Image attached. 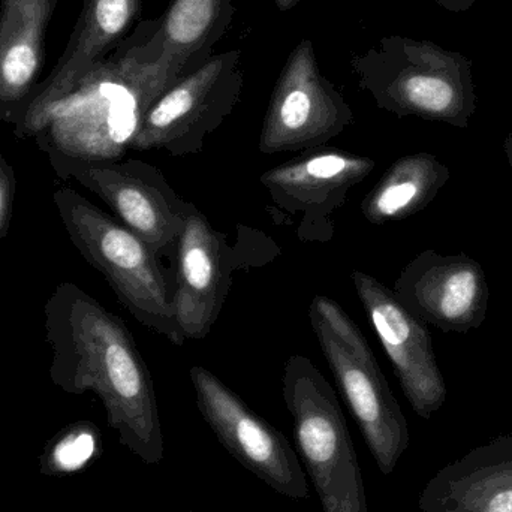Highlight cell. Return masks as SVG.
I'll return each instance as SVG.
<instances>
[{"instance_id":"5bb4252c","label":"cell","mask_w":512,"mask_h":512,"mask_svg":"<svg viewBox=\"0 0 512 512\" xmlns=\"http://www.w3.org/2000/svg\"><path fill=\"white\" fill-rule=\"evenodd\" d=\"M234 14V0H170L146 44L165 83L173 86L206 63L230 29Z\"/></svg>"},{"instance_id":"ffe728a7","label":"cell","mask_w":512,"mask_h":512,"mask_svg":"<svg viewBox=\"0 0 512 512\" xmlns=\"http://www.w3.org/2000/svg\"><path fill=\"white\" fill-rule=\"evenodd\" d=\"M505 158H507L508 165L512 171V135L505 140L504 143Z\"/></svg>"},{"instance_id":"6da1fadb","label":"cell","mask_w":512,"mask_h":512,"mask_svg":"<svg viewBox=\"0 0 512 512\" xmlns=\"http://www.w3.org/2000/svg\"><path fill=\"white\" fill-rule=\"evenodd\" d=\"M50 378L68 394L95 393L120 444L146 465L164 460V433L149 367L122 318L72 282L44 304Z\"/></svg>"},{"instance_id":"2e32d148","label":"cell","mask_w":512,"mask_h":512,"mask_svg":"<svg viewBox=\"0 0 512 512\" xmlns=\"http://www.w3.org/2000/svg\"><path fill=\"white\" fill-rule=\"evenodd\" d=\"M98 432L90 423H77L68 427L45 453V462L50 474H69L83 468L96 450Z\"/></svg>"},{"instance_id":"ac0fdd59","label":"cell","mask_w":512,"mask_h":512,"mask_svg":"<svg viewBox=\"0 0 512 512\" xmlns=\"http://www.w3.org/2000/svg\"><path fill=\"white\" fill-rule=\"evenodd\" d=\"M15 191L17 180L5 156L0 153V242L8 236L14 213Z\"/></svg>"},{"instance_id":"e0dca14e","label":"cell","mask_w":512,"mask_h":512,"mask_svg":"<svg viewBox=\"0 0 512 512\" xmlns=\"http://www.w3.org/2000/svg\"><path fill=\"white\" fill-rule=\"evenodd\" d=\"M36 56L30 45L18 44L9 48L2 63V77L12 90L23 89L35 74Z\"/></svg>"},{"instance_id":"52a82bcc","label":"cell","mask_w":512,"mask_h":512,"mask_svg":"<svg viewBox=\"0 0 512 512\" xmlns=\"http://www.w3.org/2000/svg\"><path fill=\"white\" fill-rule=\"evenodd\" d=\"M352 123L354 111L322 75L313 42L303 39L291 51L277 78L258 149L264 155L318 149Z\"/></svg>"},{"instance_id":"7a4b0ae2","label":"cell","mask_w":512,"mask_h":512,"mask_svg":"<svg viewBox=\"0 0 512 512\" xmlns=\"http://www.w3.org/2000/svg\"><path fill=\"white\" fill-rule=\"evenodd\" d=\"M53 201L72 245L105 277L122 306L168 342L185 345L174 315V282L168 279L161 256L75 189L60 186Z\"/></svg>"},{"instance_id":"5b68a950","label":"cell","mask_w":512,"mask_h":512,"mask_svg":"<svg viewBox=\"0 0 512 512\" xmlns=\"http://www.w3.org/2000/svg\"><path fill=\"white\" fill-rule=\"evenodd\" d=\"M240 60L242 51H225L179 78L146 111L131 150H164L176 158L203 152L242 98Z\"/></svg>"},{"instance_id":"ba28073f","label":"cell","mask_w":512,"mask_h":512,"mask_svg":"<svg viewBox=\"0 0 512 512\" xmlns=\"http://www.w3.org/2000/svg\"><path fill=\"white\" fill-rule=\"evenodd\" d=\"M198 411L225 450L268 487L295 501L309 498L306 475L282 432L200 364L189 370Z\"/></svg>"},{"instance_id":"30bf717a","label":"cell","mask_w":512,"mask_h":512,"mask_svg":"<svg viewBox=\"0 0 512 512\" xmlns=\"http://www.w3.org/2000/svg\"><path fill=\"white\" fill-rule=\"evenodd\" d=\"M351 280L412 411L430 420L447 402L448 391L426 322L376 277L355 270Z\"/></svg>"},{"instance_id":"3957f363","label":"cell","mask_w":512,"mask_h":512,"mask_svg":"<svg viewBox=\"0 0 512 512\" xmlns=\"http://www.w3.org/2000/svg\"><path fill=\"white\" fill-rule=\"evenodd\" d=\"M309 319L337 387L379 471L388 477L408 450V421L357 322L333 298L315 295Z\"/></svg>"},{"instance_id":"d6986e66","label":"cell","mask_w":512,"mask_h":512,"mask_svg":"<svg viewBox=\"0 0 512 512\" xmlns=\"http://www.w3.org/2000/svg\"><path fill=\"white\" fill-rule=\"evenodd\" d=\"M274 2H276V6L280 9V11L286 12L294 9L295 6L301 2V0H274Z\"/></svg>"},{"instance_id":"7c38bea8","label":"cell","mask_w":512,"mask_h":512,"mask_svg":"<svg viewBox=\"0 0 512 512\" xmlns=\"http://www.w3.org/2000/svg\"><path fill=\"white\" fill-rule=\"evenodd\" d=\"M174 259L173 307L177 325L186 340L206 339L233 285L234 249L194 204Z\"/></svg>"},{"instance_id":"9a60e30c","label":"cell","mask_w":512,"mask_h":512,"mask_svg":"<svg viewBox=\"0 0 512 512\" xmlns=\"http://www.w3.org/2000/svg\"><path fill=\"white\" fill-rule=\"evenodd\" d=\"M451 171L430 153L397 159L361 203L369 224L403 221L426 209L450 180Z\"/></svg>"},{"instance_id":"277c9868","label":"cell","mask_w":512,"mask_h":512,"mask_svg":"<svg viewBox=\"0 0 512 512\" xmlns=\"http://www.w3.org/2000/svg\"><path fill=\"white\" fill-rule=\"evenodd\" d=\"M282 394L295 444L324 512H369L354 442L333 387L310 358L286 360Z\"/></svg>"},{"instance_id":"9c48e42d","label":"cell","mask_w":512,"mask_h":512,"mask_svg":"<svg viewBox=\"0 0 512 512\" xmlns=\"http://www.w3.org/2000/svg\"><path fill=\"white\" fill-rule=\"evenodd\" d=\"M375 167L369 156L324 146L270 168L259 183L280 212L301 216L297 227L301 243L327 245L334 237L331 216Z\"/></svg>"},{"instance_id":"4fadbf2b","label":"cell","mask_w":512,"mask_h":512,"mask_svg":"<svg viewBox=\"0 0 512 512\" xmlns=\"http://www.w3.org/2000/svg\"><path fill=\"white\" fill-rule=\"evenodd\" d=\"M423 512H512V435L499 436L439 469L424 486Z\"/></svg>"},{"instance_id":"8fae6325","label":"cell","mask_w":512,"mask_h":512,"mask_svg":"<svg viewBox=\"0 0 512 512\" xmlns=\"http://www.w3.org/2000/svg\"><path fill=\"white\" fill-rule=\"evenodd\" d=\"M393 291L409 312L444 333L480 328L489 310L486 273L465 254L421 252L403 268Z\"/></svg>"},{"instance_id":"8992f818","label":"cell","mask_w":512,"mask_h":512,"mask_svg":"<svg viewBox=\"0 0 512 512\" xmlns=\"http://www.w3.org/2000/svg\"><path fill=\"white\" fill-rule=\"evenodd\" d=\"M63 182L75 180L98 195L125 227L159 256L176 255L194 204L183 200L159 168L141 159L68 161L53 165Z\"/></svg>"}]
</instances>
